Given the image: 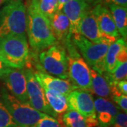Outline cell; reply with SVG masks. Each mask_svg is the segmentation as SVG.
Masks as SVG:
<instances>
[{
	"label": "cell",
	"instance_id": "23",
	"mask_svg": "<svg viewBox=\"0 0 127 127\" xmlns=\"http://www.w3.org/2000/svg\"><path fill=\"white\" fill-rule=\"evenodd\" d=\"M0 127H18L0 97Z\"/></svg>",
	"mask_w": 127,
	"mask_h": 127
},
{
	"label": "cell",
	"instance_id": "13",
	"mask_svg": "<svg viewBox=\"0 0 127 127\" xmlns=\"http://www.w3.org/2000/svg\"><path fill=\"white\" fill-rule=\"evenodd\" d=\"M94 106L100 127H111L116 115L121 111L112 101L100 97L94 100Z\"/></svg>",
	"mask_w": 127,
	"mask_h": 127
},
{
	"label": "cell",
	"instance_id": "32",
	"mask_svg": "<svg viewBox=\"0 0 127 127\" xmlns=\"http://www.w3.org/2000/svg\"><path fill=\"white\" fill-rule=\"evenodd\" d=\"M8 1H9V0H0V6L1 5L4 4H5V3H6Z\"/></svg>",
	"mask_w": 127,
	"mask_h": 127
},
{
	"label": "cell",
	"instance_id": "7",
	"mask_svg": "<svg viewBox=\"0 0 127 127\" xmlns=\"http://www.w3.org/2000/svg\"><path fill=\"white\" fill-rule=\"evenodd\" d=\"M40 66L52 76L68 79L67 56L63 46L56 44L42 50L40 54Z\"/></svg>",
	"mask_w": 127,
	"mask_h": 127
},
{
	"label": "cell",
	"instance_id": "19",
	"mask_svg": "<svg viewBox=\"0 0 127 127\" xmlns=\"http://www.w3.org/2000/svg\"><path fill=\"white\" fill-rule=\"evenodd\" d=\"M108 6L119 35L122 36L124 40L127 41V7L116 4H109Z\"/></svg>",
	"mask_w": 127,
	"mask_h": 127
},
{
	"label": "cell",
	"instance_id": "33",
	"mask_svg": "<svg viewBox=\"0 0 127 127\" xmlns=\"http://www.w3.org/2000/svg\"><path fill=\"white\" fill-rule=\"evenodd\" d=\"M0 60L1 61V53H0Z\"/></svg>",
	"mask_w": 127,
	"mask_h": 127
},
{
	"label": "cell",
	"instance_id": "29",
	"mask_svg": "<svg viewBox=\"0 0 127 127\" xmlns=\"http://www.w3.org/2000/svg\"><path fill=\"white\" fill-rule=\"evenodd\" d=\"M9 66L7 65H6L3 62H1L0 60V79L2 78V76L4 75L7 72V71L9 69Z\"/></svg>",
	"mask_w": 127,
	"mask_h": 127
},
{
	"label": "cell",
	"instance_id": "12",
	"mask_svg": "<svg viewBox=\"0 0 127 127\" xmlns=\"http://www.w3.org/2000/svg\"><path fill=\"white\" fill-rule=\"evenodd\" d=\"M68 109L75 110L84 117L95 115L94 99L91 93L82 89H75L67 96Z\"/></svg>",
	"mask_w": 127,
	"mask_h": 127
},
{
	"label": "cell",
	"instance_id": "10",
	"mask_svg": "<svg viewBox=\"0 0 127 127\" xmlns=\"http://www.w3.org/2000/svg\"><path fill=\"white\" fill-rule=\"evenodd\" d=\"M81 35L88 40L96 43L111 44L117 38L104 33L100 30L92 9H89L83 16L80 25Z\"/></svg>",
	"mask_w": 127,
	"mask_h": 127
},
{
	"label": "cell",
	"instance_id": "18",
	"mask_svg": "<svg viewBox=\"0 0 127 127\" xmlns=\"http://www.w3.org/2000/svg\"><path fill=\"white\" fill-rule=\"evenodd\" d=\"M127 47V41L123 38H117L109 45L104 57V70L111 73L117 66V59L122 50Z\"/></svg>",
	"mask_w": 127,
	"mask_h": 127
},
{
	"label": "cell",
	"instance_id": "14",
	"mask_svg": "<svg viewBox=\"0 0 127 127\" xmlns=\"http://www.w3.org/2000/svg\"><path fill=\"white\" fill-rule=\"evenodd\" d=\"M34 76L42 88L58 91L66 97L71 91L77 89L68 79L55 77L40 70L34 72Z\"/></svg>",
	"mask_w": 127,
	"mask_h": 127
},
{
	"label": "cell",
	"instance_id": "21",
	"mask_svg": "<svg viewBox=\"0 0 127 127\" xmlns=\"http://www.w3.org/2000/svg\"><path fill=\"white\" fill-rule=\"evenodd\" d=\"M59 122L64 127H88L84 117L72 109H68L64 113L62 121Z\"/></svg>",
	"mask_w": 127,
	"mask_h": 127
},
{
	"label": "cell",
	"instance_id": "17",
	"mask_svg": "<svg viewBox=\"0 0 127 127\" xmlns=\"http://www.w3.org/2000/svg\"><path fill=\"white\" fill-rule=\"evenodd\" d=\"M42 88L50 107L58 115V117L60 114L68 111V104L66 96L55 90H51L46 88Z\"/></svg>",
	"mask_w": 127,
	"mask_h": 127
},
{
	"label": "cell",
	"instance_id": "1",
	"mask_svg": "<svg viewBox=\"0 0 127 127\" xmlns=\"http://www.w3.org/2000/svg\"><path fill=\"white\" fill-rule=\"evenodd\" d=\"M27 11L26 35L32 49L40 52L55 45L57 39L50 21L40 11L37 0H31Z\"/></svg>",
	"mask_w": 127,
	"mask_h": 127
},
{
	"label": "cell",
	"instance_id": "20",
	"mask_svg": "<svg viewBox=\"0 0 127 127\" xmlns=\"http://www.w3.org/2000/svg\"><path fill=\"white\" fill-rule=\"evenodd\" d=\"M91 89L92 93L100 97L107 98L111 97L109 83L107 80L95 70L91 68Z\"/></svg>",
	"mask_w": 127,
	"mask_h": 127
},
{
	"label": "cell",
	"instance_id": "8",
	"mask_svg": "<svg viewBox=\"0 0 127 127\" xmlns=\"http://www.w3.org/2000/svg\"><path fill=\"white\" fill-rule=\"evenodd\" d=\"M25 71L27 82V93L29 104L39 112L48 114L54 118L58 115L50 107L46 99L45 92L40 84L37 81L34 76V71L31 68H26Z\"/></svg>",
	"mask_w": 127,
	"mask_h": 127
},
{
	"label": "cell",
	"instance_id": "31",
	"mask_svg": "<svg viewBox=\"0 0 127 127\" xmlns=\"http://www.w3.org/2000/svg\"><path fill=\"white\" fill-rule=\"evenodd\" d=\"M85 1L87 4H88L91 6L92 5L95 6V5L100 4V2H102V1H103V0H85Z\"/></svg>",
	"mask_w": 127,
	"mask_h": 127
},
{
	"label": "cell",
	"instance_id": "6",
	"mask_svg": "<svg viewBox=\"0 0 127 127\" xmlns=\"http://www.w3.org/2000/svg\"><path fill=\"white\" fill-rule=\"evenodd\" d=\"M71 39L91 68L102 75L105 71L104 57L110 44L93 42L81 35Z\"/></svg>",
	"mask_w": 127,
	"mask_h": 127
},
{
	"label": "cell",
	"instance_id": "2",
	"mask_svg": "<svg viewBox=\"0 0 127 127\" xmlns=\"http://www.w3.org/2000/svg\"><path fill=\"white\" fill-rule=\"evenodd\" d=\"M27 11L22 0H9L0 9V40L27 35Z\"/></svg>",
	"mask_w": 127,
	"mask_h": 127
},
{
	"label": "cell",
	"instance_id": "30",
	"mask_svg": "<svg viewBox=\"0 0 127 127\" xmlns=\"http://www.w3.org/2000/svg\"><path fill=\"white\" fill-rule=\"evenodd\" d=\"M69 0H57V10L62 11L64 5Z\"/></svg>",
	"mask_w": 127,
	"mask_h": 127
},
{
	"label": "cell",
	"instance_id": "11",
	"mask_svg": "<svg viewBox=\"0 0 127 127\" xmlns=\"http://www.w3.org/2000/svg\"><path fill=\"white\" fill-rule=\"evenodd\" d=\"M89 9H91V6L85 0H69L64 5L62 11L69 21V35L71 37H76L81 35V21Z\"/></svg>",
	"mask_w": 127,
	"mask_h": 127
},
{
	"label": "cell",
	"instance_id": "3",
	"mask_svg": "<svg viewBox=\"0 0 127 127\" xmlns=\"http://www.w3.org/2000/svg\"><path fill=\"white\" fill-rule=\"evenodd\" d=\"M67 50V72L68 78L77 89L92 93L91 68L78 52L70 37L65 42Z\"/></svg>",
	"mask_w": 127,
	"mask_h": 127
},
{
	"label": "cell",
	"instance_id": "28",
	"mask_svg": "<svg viewBox=\"0 0 127 127\" xmlns=\"http://www.w3.org/2000/svg\"><path fill=\"white\" fill-rule=\"evenodd\" d=\"M117 88L119 91L124 94V95H127V80H122L121 81L118 82L117 83Z\"/></svg>",
	"mask_w": 127,
	"mask_h": 127
},
{
	"label": "cell",
	"instance_id": "25",
	"mask_svg": "<svg viewBox=\"0 0 127 127\" xmlns=\"http://www.w3.org/2000/svg\"><path fill=\"white\" fill-rule=\"evenodd\" d=\"M112 127H127V115L126 112H119L115 117Z\"/></svg>",
	"mask_w": 127,
	"mask_h": 127
},
{
	"label": "cell",
	"instance_id": "22",
	"mask_svg": "<svg viewBox=\"0 0 127 127\" xmlns=\"http://www.w3.org/2000/svg\"><path fill=\"white\" fill-rule=\"evenodd\" d=\"M40 11L50 20L57 11V0H37Z\"/></svg>",
	"mask_w": 127,
	"mask_h": 127
},
{
	"label": "cell",
	"instance_id": "24",
	"mask_svg": "<svg viewBox=\"0 0 127 127\" xmlns=\"http://www.w3.org/2000/svg\"><path fill=\"white\" fill-rule=\"evenodd\" d=\"M35 127H62V125L55 118L46 114L38 121Z\"/></svg>",
	"mask_w": 127,
	"mask_h": 127
},
{
	"label": "cell",
	"instance_id": "16",
	"mask_svg": "<svg viewBox=\"0 0 127 127\" xmlns=\"http://www.w3.org/2000/svg\"><path fill=\"white\" fill-rule=\"evenodd\" d=\"M52 32L57 40L65 44L69 36L70 23L67 16L62 11L57 10L50 19Z\"/></svg>",
	"mask_w": 127,
	"mask_h": 127
},
{
	"label": "cell",
	"instance_id": "15",
	"mask_svg": "<svg viewBox=\"0 0 127 127\" xmlns=\"http://www.w3.org/2000/svg\"><path fill=\"white\" fill-rule=\"evenodd\" d=\"M92 11L102 31L117 39L119 37L120 35L109 9L101 4H98L95 5L94 9H92Z\"/></svg>",
	"mask_w": 127,
	"mask_h": 127
},
{
	"label": "cell",
	"instance_id": "5",
	"mask_svg": "<svg viewBox=\"0 0 127 127\" xmlns=\"http://www.w3.org/2000/svg\"><path fill=\"white\" fill-rule=\"evenodd\" d=\"M1 62L9 67L23 68L29 59L26 35H15L0 40Z\"/></svg>",
	"mask_w": 127,
	"mask_h": 127
},
{
	"label": "cell",
	"instance_id": "26",
	"mask_svg": "<svg viewBox=\"0 0 127 127\" xmlns=\"http://www.w3.org/2000/svg\"><path fill=\"white\" fill-rule=\"evenodd\" d=\"M114 102L117 104L119 107L123 110V112H127V95L121 94L119 95H113L111 97Z\"/></svg>",
	"mask_w": 127,
	"mask_h": 127
},
{
	"label": "cell",
	"instance_id": "9",
	"mask_svg": "<svg viewBox=\"0 0 127 127\" xmlns=\"http://www.w3.org/2000/svg\"><path fill=\"white\" fill-rule=\"evenodd\" d=\"M1 79L4 81L6 89L11 95L21 102L29 104L26 76L23 68L10 67Z\"/></svg>",
	"mask_w": 127,
	"mask_h": 127
},
{
	"label": "cell",
	"instance_id": "4",
	"mask_svg": "<svg viewBox=\"0 0 127 127\" xmlns=\"http://www.w3.org/2000/svg\"><path fill=\"white\" fill-rule=\"evenodd\" d=\"M0 97L18 127H35L38 121L46 115L16 99L5 88H1Z\"/></svg>",
	"mask_w": 127,
	"mask_h": 127
},
{
	"label": "cell",
	"instance_id": "27",
	"mask_svg": "<svg viewBox=\"0 0 127 127\" xmlns=\"http://www.w3.org/2000/svg\"><path fill=\"white\" fill-rule=\"evenodd\" d=\"M104 3L107 6L109 4H116L127 7V0H104Z\"/></svg>",
	"mask_w": 127,
	"mask_h": 127
}]
</instances>
